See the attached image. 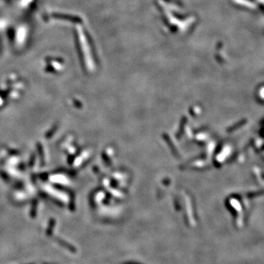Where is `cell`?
Masks as SVG:
<instances>
[]
</instances>
